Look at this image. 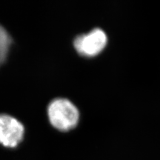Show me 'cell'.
<instances>
[{"mask_svg":"<svg viewBox=\"0 0 160 160\" xmlns=\"http://www.w3.org/2000/svg\"><path fill=\"white\" fill-rule=\"evenodd\" d=\"M24 127L15 118L0 115V144L5 147L15 148L23 139Z\"/></svg>","mask_w":160,"mask_h":160,"instance_id":"obj_3","label":"cell"},{"mask_svg":"<svg viewBox=\"0 0 160 160\" xmlns=\"http://www.w3.org/2000/svg\"><path fill=\"white\" fill-rule=\"evenodd\" d=\"M48 117L51 125L59 131H67L77 126L79 111L71 102L65 99H57L48 106Z\"/></svg>","mask_w":160,"mask_h":160,"instance_id":"obj_1","label":"cell"},{"mask_svg":"<svg viewBox=\"0 0 160 160\" xmlns=\"http://www.w3.org/2000/svg\"><path fill=\"white\" fill-rule=\"evenodd\" d=\"M107 36L102 30L95 28L86 34L79 35L74 39L75 49L85 57H94L105 48Z\"/></svg>","mask_w":160,"mask_h":160,"instance_id":"obj_2","label":"cell"},{"mask_svg":"<svg viewBox=\"0 0 160 160\" xmlns=\"http://www.w3.org/2000/svg\"><path fill=\"white\" fill-rule=\"evenodd\" d=\"M10 44H11V38L8 33L4 28L0 25V65L5 60Z\"/></svg>","mask_w":160,"mask_h":160,"instance_id":"obj_4","label":"cell"}]
</instances>
